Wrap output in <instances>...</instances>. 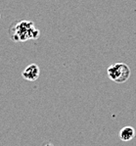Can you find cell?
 Instances as JSON below:
<instances>
[{
  "label": "cell",
  "mask_w": 136,
  "mask_h": 146,
  "mask_svg": "<svg viewBox=\"0 0 136 146\" xmlns=\"http://www.w3.org/2000/svg\"><path fill=\"white\" fill-rule=\"evenodd\" d=\"M15 30H10V36L14 41H26L28 39H36L39 36V31L32 22L22 21L12 25Z\"/></svg>",
  "instance_id": "obj_1"
},
{
  "label": "cell",
  "mask_w": 136,
  "mask_h": 146,
  "mask_svg": "<svg viewBox=\"0 0 136 146\" xmlns=\"http://www.w3.org/2000/svg\"><path fill=\"white\" fill-rule=\"evenodd\" d=\"M108 77L113 82L117 84H123L130 77V68L126 64L121 62H117L111 65L107 70Z\"/></svg>",
  "instance_id": "obj_2"
},
{
  "label": "cell",
  "mask_w": 136,
  "mask_h": 146,
  "mask_svg": "<svg viewBox=\"0 0 136 146\" xmlns=\"http://www.w3.org/2000/svg\"><path fill=\"white\" fill-rule=\"evenodd\" d=\"M40 69L36 64H30L22 72V77L28 82H35L39 78Z\"/></svg>",
  "instance_id": "obj_3"
},
{
  "label": "cell",
  "mask_w": 136,
  "mask_h": 146,
  "mask_svg": "<svg viewBox=\"0 0 136 146\" xmlns=\"http://www.w3.org/2000/svg\"><path fill=\"white\" fill-rule=\"evenodd\" d=\"M119 138L122 141H129L135 136V129L132 127H124L119 131Z\"/></svg>",
  "instance_id": "obj_4"
},
{
  "label": "cell",
  "mask_w": 136,
  "mask_h": 146,
  "mask_svg": "<svg viewBox=\"0 0 136 146\" xmlns=\"http://www.w3.org/2000/svg\"><path fill=\"white\" fill-rule=\"evenodd\" d=\"M43 146H54V145H53L52 143H49L48 142V143H45V144H44Z\"/></svg>",
  "instance_id": "obj_5"
}]
</instances>
